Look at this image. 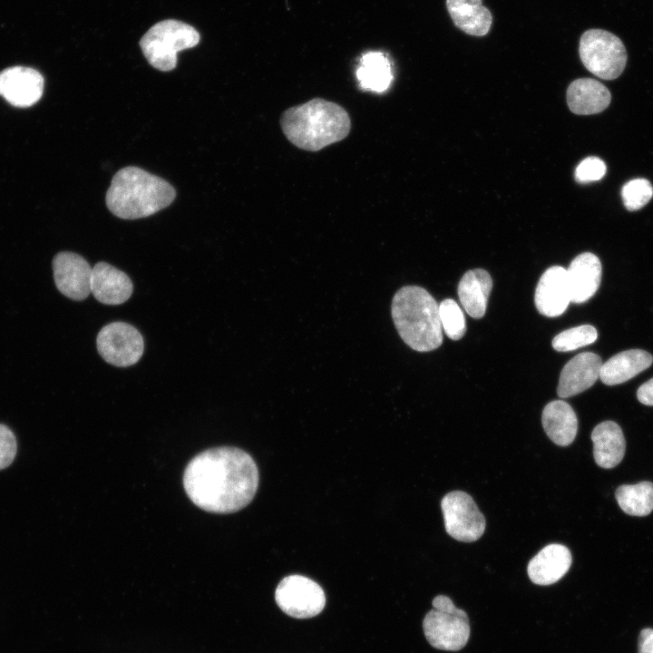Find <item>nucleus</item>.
<instances>
[{
  "instance_id": "f257e3e1",
  "label": "nucleus",
  "mask_w": 653,
  "mask_h": 653,
  "mask_svg": "<svg viewBox=\"0 0 653 653\" xmlns=\"http://www.w3.org/2000/svg\"><path fill=\"white\" fill-rule=\"evenodd\" d=\"M258 470L252 457L241 449L216 447L201 452L188 463L183 486L200 509L231 513L246 507L258 486Z\"/></svg>"
},
{
  "instance_id": "f03ea898",
  "label": "nucleus",
  "mask_w": 653,
  "mask_h": 653,
  "mask_svg": "<svg viewBox=\"0 0 653 653\" xmlns=\"http://www.w3.org/2000/svg\"><path fill=\"white\" fill-rule=\"evenodd\" d=\"M279 122L286 138L307 151H317L344 140L351 129L348 112L338 103L322 98L287 109Z\"/></svg>"
},
{
  "instance_id": "7ed1b4c3",
  "label": "nucleus",
  "mask_w": 653,
  "mask_h": 653,
  "mask_svg": "<svg viewBox=\"0 0 653 653\" xmlns=\"http://www.w3.org/2000/svg\"><path fill=\"white\" fill-rule=\"evenodd\" d=\"M176 197L165 180L135 166H127L113 176L106 193V206L116 217L136 219L168 207Z\"/></svg>"
},
{
  "instance_id": "20e7f679",
  "label": "nucleus",
  "mask_w": 653,
  "mask_h": 653,
  "mask_svg": "<svg viewBox=\"0 0 653 653\" xmlns=\"http://www.w3.org/2000/svg\"><path fill=\"white\" fill-rule=\"evenodd\" d=\"M391 315L403 341L418 352L436 349L443 343L439 305L418 286H404L395 294Z\"/></svg>"
},
{
  "instance_id": "39448f33",
  "label": "nucleus",
  "mask_w": 653,
  "mask_h": 653,
  "mask_svg": "<svg viewBox=\"0 0 653 653\" xmlns=\"http://www.w3.org/2000/svg\"><path fill=\"white\" fill-rule=\"evenodd\" d=\"M200 34L190 24L177 20L155 24L142 36L140 46L149 63L162 72L173 70L177 53L196 46Z\"/></svg>"
},
{
  "instance_id": "423d86ee",
  "label": "nucleus",
  "mask_w": 653,
  "mask_h": 653,
  "mask_svg": "<svg viewBox=\"0 0 653 653\" xmlns=\"http://www.w3.org/2000/svg\"><path fill=\"white\" fill-rule=\"evenodd\" d=\"M423 629L427 641L442 650H459L466 645L470 637L466 612L456 608L444 595L434 599L433 609L425 615Z\"/></svg>"
},
{
  "instance_id": "0eeeda50",
  "label": "nucleus",
  "mask_w": 653,
  "mask_h": 653,
  "mask_svg": "<svg viewBox=\"0 0 653 653\" xmlns=\"http://www.w3.org/2000/svg\"><path fill=\"white\" fill-rule=\"evenodd\" d=\"M579 54L583 65L603 80L618 78L627 63L622 41L602 29H590L581 34Z\"/></svg>"
},
{
  "instance_id": "6e6552de",
  "label": "nucleus",
  "mask_w": 653,
  "mask_h": 653,
  "mask_svg": "<svg viewBox=\"0 0 653 653\" xmlns=\"http://www.w3.org/2000/svg\"><path fill=\"white\" fill-rule=\"evenodd\" d=\"M97 350L107 363L126 367L137 363L144 350L141 334L125 322H112L104 326L96 337Z\"/></svg>"
},
{
  "instance_id": "1a4fd4ad",
  "label": "nucleus",
  "mask_w": 653,
  "mask_h": 653,
  "mask_svg": "<svg viewBox=\"0 0 653 653\" xmlns=\"http://www.w3.org/2000/svg\"><path fill=\"white\" fill-rule=\"evenodd\" d=\"M275 599L286 614L297 619L319 614L326 604L323 589L311 579L301 575L285 577L276 589Z\"/></svg>"
},
{
  "instance_id": "9d476101",
  "label": "nucleus",
  "mask_w": 653,
  "mask_h": 653,
  "mask_svg": "<svg viewBox=\"0 0 653 653\" xmlns=\"http://www.w3.org/2000/svg\"><path fill=\"white\" fill-rule=\"evenodd\" d=\"M447 533L459 541H475L483 534L485 519L473 498L462 491L448 492L441 502Z\"/></svg>"
},
{
  "instance_id": "9b49d317",
  "label": "nucleus",
  "mask_w": 653,
  "mask_h": 653,
  "mask_svg": "<svg viewBox=\"0 0 653 653\" xmlns=\"http://www.w3.org/2000/svg\"><path fill=\"white\" fill-rule=\"evenodd\" d=\"M53 271L57 289L67 297L80 301L91 293L93 268L82 256L69 251L56 254Z\"/></svg>"
},
{
  "instance_id": "f8f14e48",
  "label": "nucleus",
  "mask_w": 653,
  "mask_h": 653,
  "mask_svg": "<svg viewBox=\"0 0 653 653\" xmlns=\"http://www.w3.org/2000/svg\"><path fill=\"white\" fill-rule=\"evenodd\" d=\"M44 80L35 69L12 66L0 72V95L15 107H29L43 95Z\"/></svg>"
},
{
  "instance_id": "ddd939ff",
  "label": "nucleus",
  "mask_w": 653,
  "mask_h": 653,
  "mask_svg": "<svg viewBox=\"0 0 653 653\" xmlns=\"http://www.w3.org/2000/svg\"><path fill=\"white\" fill-rule=\"evenodd\" d=\"M534 301L538 311L545 317H556L564 313L571 302L566 268L553 266L541 275Z\"/></svg>"
},
{
  "instance_id": "4468645a",
  "label": "nucleus",
  "mask_w": 653,
  "mask_h": 653,
  "mask_svg": "<svg viewBox=\"0 0 653 653\" xmlns=\"http://www.w3.org/2000/svg\"><path fill=\"white\" fill-rule=\"evenodd\" d=\"M602 362L591 352L575 356L562 368L557 394L561 398L576 395L590 388L599 378Z\"/></svg>"
},
{
  "instance_id": "2eb2a0df",
  "label": "nucleus",
  "mask_w": 653,
  "mask_h": 653,
  "mask_svg": "<svg viewBox=\"0 0 653 653\" xmlns=\"http://www.w3.org/2000/svg\"><path fill=\"white\" fill-rule=\"evenodd\" d=\"M132 290L130 278L115 267L102 261L93 268L91 292L99 302L122 304L131 297Z\"/></svg>"
},
{
  "instance_id": "dca6fc26",
  "label": "nucleus",
  "mask_w": 653,
  "mask_h": 653,
  "mask_svg": "<svg viewBox=\"0 0 653 653\" xmlns=\"http://www.w3.org/2000/svg\"><path fill=\"white\" fill-rule=\"evenodd\" d=\"M566 271L571 302H586L597 292L602 269L595 254L584 252L578 255Z\"/></svg>"
},
{
  "instance_id": "f3484780",
  "label": "nucleus",
  "mask_w": 653,
  "mask_h": 653,
  "mask_svg": "<svg viewBox=\"0 0 653 653\" xmlns=\"http://www.w3.org/2000/svg\"><path fill=\"white\" fill-rule=\"evenodd\" d=\"M570 550L553 543L541 550L528 564V575L538 585H551L560 580L571 565Z\"/></svg>"
},
{
  "instance_id": "a211bd4d",
  "label": "nucleus",
  "mask_w": 653,
  "mask_h": 653,
  "mask_svg": "<svg viewBox=\"0 0 653 653\" xmlns=\"http://www.w3.org/2000/svg\"><path fill=\"white\" fill-rule=\"evenodd\" d=\"M608 88L597 80H574L567 90V102L570 111L580 115H590L604 111L610 102Z\"/></svg>"
},
{
  "instance_id": "6ab92c4d",
  "label": "nucleus",
  "mask_w": 653,
  "mask_h": 653,
  "mask_svg": "<svg viewBox=\"0 0 653 653\" xmlns=\"http://www.w3.org/2000/svg\"><path fill=\"white\" fill-rule=\"evenodd\" d=\"M596 463L605 469L617 466L625 453V438L621 428L612 421L599 424L591 433Z\"/></svg>"
},
{
  "instance_id": "aec40b11",
  "label": "nucleus",
  "mask_w": 653,
  "mask_h": 653,
  "mask_svg": "<svg viewBox=\"0 0 653 653\" xmlns=\"http://www.w3.org/2000/svg\"><path fill=\"white\" fill-rule=\"evenodd\" d=\"M492 288V279L482 268L468 270L458 285V296L465 311L473 318L484 316L488 297Z\"/></svg>"
},
{
  "instance_id": "412c9836",
  "label": "nucleus",
  "mask_w": 653,
  "mask_h": 653,
  "mask_svg": "<svg viewBox=\"0 0 653 653\" xmlns=\"http://www.w3.org/2000/svg\"><path fill=\"white\" fill-rule=\"evenodd\" d=\"M653 356L641 349L620 352L602 364L600 380L608 385L624 383L648 368Z\"/></svg>"
},
{
  "instance_id": "4be33fe9",
  "label": "nucleus",
  "mask_w": 653,
  "mask_h": 653,
  "mask_svg": "<svg viewBox=\"0 0 653 653\" xmlns=\"http://www.w3.org/2000/svg\"><path fill=\"white\" fill-rule=\"evenodd\" d=\"M446 8L454 25L467 34L483 36L491 29L492 15L482 0H446Z\"/></svg>"
},
{
  "instance_id": "5701e85b",
  "label": "nucleus",
  "mask_w": 653,
  "mask_h": 653,
  "mask_svg": "<svg viewBox=\"0 0 653 653\" xmlns=\"http://www.w3.org/2000/svg\"><path fill=\"white\" fill-rule=\"evenodd\" d=\"M541 422L549 438L558 445L567 446L576 437L578 419L572 407L565 401L549 403L542 411Z\"/></svg>"
},
{
  "instance_id": "b1692460",
  "label": "nucleus",
  "mask_w": 653,
  "mask_h": 653,
  "mask_svg": "<svg viewBox=\"0 0 653 653\" xmlns=\"http://www.w3.org/2000/svg\"><path fill=\"white\" fill-rule=\"evenodd\" d=\"M356 74L361 88L375 93L386 91L393 81L391 63L380 52L364 54Z\"/></svg>"
},
{
  "instance_id": "393cba45",
  "label": "nucleus",
  "mask_w": 653,
  "mask_h": 653,
  "mask_svg": "<svg viewBox=\"0 0 653 653\" xmlns=\"http://www.w3.org/2000/svg\"><path fill=\"white\" fill-rule=\"evenodd\" d=\"M621 510L632 516H646L653 511V483L641 482L619 486L615 493Z\"/></svg>"
},
{
  "instance_id": "a878e982",
  "label": "nucleus",
  "mask_w": 653,
  "mask_h": 653,
  "mask_svg": "<svg viewBox=\"0 0 653 653\" xmlns=\"http://www.w3.org/2000/svg\"><path fill=\"white\" fill-rule=\"evenodd\" d=\"M597 337L594 326H578L558 334L552 340V346L559 352H569L594 343Z\"/></svg>"
},
{
  "instance_id": "bb28decb",
  "label": "nucleus",
  "mask_w": 653,
  "mask_h": 653,
  "mask_svg": "<svg viewBox=\"0 0 653 653\" xmlns=\"http://www.w3.org/2000/svg\"><path fill=\"white\" fill-rule=\"evenodd\" d=\"M442 328L453 340L461 339L466 331L464 315L459 305L452 298L443 300L439 305Z\"/></svg>"
},
{
  "instance_id": "cd10ccee",
  "label": "nucleus",
  "mask_w": 653,
  "mask_h": 653,
  "mask_svg": "<svg viewBox=\"0 0 653 653\" xmlns=\"http://www.w3.org/2000/svg\"><path fill=\"white\" fill-rule=\"evenodd\" d=\"M621 197L627 210H638L653 197V187L646 179H634L623 186Z\"/></svg>"
},
{
  "instance_id": "c85d7f7f",
  "label": "nucleus",
  "mask_w": 653,
  "mask_h": 653,
  "mask_svg": "<svg viewBox=\"0 0 653 653\" xmlns=\"http://www.w3.org/2000/svg\"><path fill=\"white\" fill-rule=\"evenodd\" d=\"M605 162L595 156L584 159L576 168L575 178L578 182L586 183L602 179L606 173Z\"/></svg>"
},
{
  "instance_id": "c756f323",
  "label": "nucleus",
  "mask_w": 653,
  "mask_h": 653,
  "mask_svg": "<svg viewBox=\"0 0 653 653\" xmlns=\"http://www.w3.org/2000/svg\"><path fill=\"white\" fill-rule=\"evenodd\" d=\"M17 443L12 430L0 424V470L8 467L15 460Z\"/></svg>"
},
{
  "instance_id": "7c9ffc66",
  "label": "nucleus",
  "mask_w": 653,
  "mask_h": 653,
  "mask_svg": "<svg viewBox=\"0 0 653 653\" xmlns=\"http://www.w3.org/2000/svg\"><path fill=\"white\" fill-rule=\"evenodd\" d=\"M638 653H653V629H644L638 637Z\"/></svg>"
},
{
  "instance_id": "2f4dec72",
  "label": "nucleus",
  "mask_w": 653,
  "mask_h": 653,
  "mask_svg": "<svg viewBox=\"0 0 653 653\" xmlns=\"http://www.w3.org/2000/svg\"><path fill=\"white\" fill-rule=\"evenodd\" d=\"M638 399L646 405H653V378L644 383L637 392Z\"/></svg>"
}]
</instances>
